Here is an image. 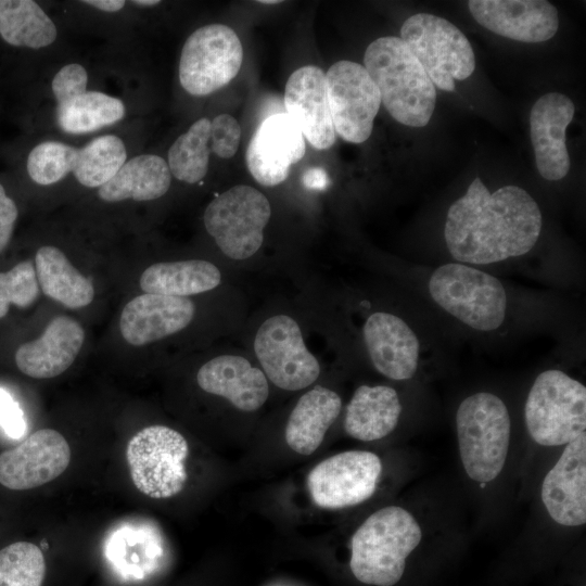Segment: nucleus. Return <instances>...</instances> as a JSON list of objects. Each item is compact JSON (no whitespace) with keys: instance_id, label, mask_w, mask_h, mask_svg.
Returning a JSON list of instances; mask_svg holds the SVG:
<instances>
[{"instance_id":"obj_1","label":"nucleus","mask_w":586,"mask_h":586,"mask_svg":"<svg viewBox=\"0 0 586 586\" xmlns=\"http://www.w3.org/2000/svg\"><path fill=\"white\" fill-rule=\"evenodd\" d=\"M542 213L518 186L491 193L476 177L448 212L444 237L459 262L486 265L526 254L538 240Z\"/></svg>"},{"instance_id":"obj_2","label":"nucleus","mask_w":586,"mask_h":586,"mask_svg":"<svg viewBox=\"0 0 586 586\" xmlns=\"http://www.w3.org/2000/svg\"><path fill=\"white\" fill-rule=\"evenodd\" d=\"M103 81L82 61L56 66L47 82L48 128L63 138H90L125 124L132 112L128 95Z\"/></svg>"},{"instance_id":"obj_3","label":"nucleus","mask_w":586,"mask_h":586,"mask_svg":"<svg viewBox=\"0 0 586 586\" xmlns=\"http://www.w3.org/2000/svg\"><path fill=\"white\" fill-rule=\"evenodd\" d=\"M126 135L115 129L90 137L80 144L47 136L27 152L26 175L42 188L73 181L81 188L97 190L135 154Z\"/></svg>"},{"instance_id":"obj_4","label":"nucleus","mask_w":586,"mask_h":586,"mask_svg":"<svg viewBox=\"0 0 586 586\" xmlns=\"http://www.w3.org/2000/svg\"><path fill=\"white\" fill-rule=\"evenodd\" d=\"M364 67L395 120L410 127L429 124L436 103L435 86L400 38L372 41L365 51Z\"/></svg>"},{"instance_id":"obj_5","label":"nucleus","mask_w":586,"mask_h":586,"mask_svg":"<svg viewBox=\"0 0 586 586\" xmlns=\"http://www.w3.org/2000/svg\"><path fill=\"white\" fill-rule=\"evenodd\" d=\"M422 537L413 515L396 506L372 513L355 532L349 566L361 583L393 586L404 574L407 557Z\"/></svg>"},{"instance_id":"obj_6","label":"nucleus","mask_w":586,"mask_h":586,"mask_svg":"<svg viewBox=\"0 0 586 586\" xmlns=\"http://www.w3.org/2000/svg\"><path fill=\"white\" fill-rule=\"evenodd\" d=\"M459 451L470 479L494 480L506 462L511 423L508 409L496 395L481 392L459 405L456 415Z\"/></svg>"},{"instance_id":"obj_7","label":"nucleus","mask_w":586,"mask_h":586,"mask_svg":"<svg viewBox=\"0 0 586 586\" xmlns=\"http://www.w3.org/2000/svg\"><path fill=\"white\" fill-rule=\"evenodd\" d=\"M524 412L536 443L568 444L586 429V387L560 370L544 371L530 390Z\"/></svg>"},{"instance_id":"obj_8","label":"nucleus","mask_w":586,"mask_h":586,"mask_svg":"<svg viewBox=\"0 0 586 586\" xmlns=\"http://www.w3.org/2000/svg\"><path fill=\"white\" fill-rule=\"evenodd\" d=\"M429 291L438 306L472 329L492 331L505 320L507 296L501 282L471 266H440L431 276Z\"/></svg>"},{"instance_id":"obj_9","label":"nucleus","mask_w":586,"mask_h":586,"mask_svg":"<svg viewBox=\"0 0 586 586\" xmlns=\"http://www.w3.org/2000/svg\"><path fill=\"white\" fill-rule=\"evenodd\" d=\"M400 39L418 60L433 85L445 91L464 80L475 68L473 49L463 33L447 20L417 13L400 28Z\"/></svg>"},{"instance_id":"obj_10","label":"nucleus","mask_w":586,"mask_h":586,"mask_svg":"<svg viewBox=\"0 0 586 586\" xmlns=\"http://www.w3.org/2000/svg\"><path fill=\"white\" fill-rule=\"evenodd\" d=\"M270 216L271 207L265 194L253 187L238 184L209 202L203 222L227 257L243 260L260 249Z\"/></svg>"},{"instance_id":"obj_11","label":"nucleus","mask_w":586,"mask_h":586,"mask_svg":"<svg viewBox=\"0 0 586 586\" xmlns=\"http://www.w3.org/2000/svg\"><path fill=\"white\" fill-rule=\"evenodd\" d=\"M188 454V443L178 431L158 424L142 429L126 449L133 485L155 499L179 494L188 477L184 467Z\"/></svg>"},{"instance_id":"obj_12","label":"nucleus","mask_w":586,"mask_h":586,"mask_svg":"<svg viewBox=\"0 0 586 586\" xmlns=\"http://www.w3.org/2000/svg\"><path fill=\"white\" fill-rule=\"evenodd\" d=\"M243 61L242 43L225 24H206L186 39L178 63L182 89L193 97H205L228 85Z\"/></svg>"},{"instance_id":"obj_13","label":"nucleus","mask_w":586,"mask_h":586,"mask_svg":"<svg viewBox=\"0 0 586 586\" xmlns=\"http://www.w3.org/2000/svg\"><path fill=\"white\" fill-rule=\"evenodd\" d=\"M253 347L262 371L281 390H303L320 374L318 359L307 348L298 322L289 315L265 319L256 331Z\"/></svg>"},{"instance_id":"obj_14","label":"nucleus","mask_w":586,"mask_h":586,"mask_svg":"<svg viewBox=\"0 0 586 586\" xmlns=\"http://www.w3.org/2000/svg\"><path fill=\"white\" fill-rule=\"evenodd\" d=\"M327 94L335 133L351 143L371 135L381 95L364 65L339 61L326 73Z\"/></svg>"},{"instance_id":"obj_15","label":"nucleus","mask_w":586,"mask_h":586,"mask_svg":"<svg viewBox=\"0 0 586 586\" xmlns=\"http://www.w3.org/2000/svg\"><path fill=\"white\" fill-rule=\"evenodd\" d=\"M381 472L382 463L375 454L344 451L318 463L307 476V488L320 508H347L373 495Z\"/></svg>"},{"instance_id":"obj_16","label":"nucleus","mask_w":586,"mask_h":586,"mask_svg":"<svg viewBox=\"0 0 586 586\" xmlns=\"http://www.w3.org/2000/svg\"><path fill=\"white\" fill-rule=\"evenodd\" d=\"M69 461L71 448L64 436L41 429L0 454V484L14 491L35 488L61 475Z\"/></svg>"},{"instance_id":"obj_17","label":"nucleus","mask_w":586,"mask_h":586,"mask_svg":"<svg viewBox=\"0 0 586 586\" xmlns=\"http://www.w3.org/2000/svg\"><path fill=\"white\" fill-rule=\"evenodd\" d=\"M305 150L304 136L293 119L284 113L273 114L264 119L249 142L246 165L258 183L275 187L288 178Z\"/></svg>"},{"instance_id":"obj_18","label":"nucleus","mask_w":586,"mask_h":586,"mask_svg":"<svg viewBox=\"0 0 586 586\" xmlns=\"http://www.w3.org/2000/svg\"><path fill=\"white\" fill-rule=\"evenodd\" d=\"M473 18L486 29L521 42H543L559 27L556 7L546 0H471Z\"/></svg>"},{"instance_id":"obj_19","label":"nucleus","mask_w":586,"mask_h":586,"mask_svg":"<svg viewBox=\"0 0 586 586\" xmlns=\"http://www.w3.org/2000/svg\"><path fill=\"white\" fill-rule=\"evenodd\" d=\"M573 101L549 92L536 100L530 112V137L540 176L550 181L564 178L571 167L565 130L574 116Z\"/></svg>"},{"instance_id":"obj_20","label":"nucleus","mask_w":586,"mask_h":586,"mask_svg":"<svg viewBox=\"0 0 586 586\" xmlns=\"http://www.w3.org/2000/svg\"><path fill=\"white\" fill-rule=\"evenodd\" d=\"M542 499L559 524L579 526L586 522V434L566 444L561 457L546 474Z\"/></svg>"},{"instance_id":"obj_21","label":"nucleus","mask_w":586,"mask_h":586,"mask_svg":"<svg viewBox=\"0 0 586 586\" xmlns=\"http://www.w3.org/2000/svg\"><path fill=\"white\" fill-rule=\"evenodd\" d=\"M284 107L316 149L327 150L335 142L327 94L326 73L318 66L297 68L289 77L284 90Z\"/></svg>"},{"instance_id":"obj_22","label":"nucleus","mask_w":586,"mask_h":586,"mask_svg":"<svg viewBox=\"0 0 586 586\" xmlns=\"http://www.w3.org/2000/svg\"><path fill=\"white\" fill-rule=\"evenodd\" d=\"M195 314L188 297L144 293L129 301L119 319L123 337L133 346H142L187 328Z\"/></svg>"},{"instance_id":"obj_23","label":"nucleus","mask_w":586,"mask_h":586,"mask_svg":"<svg viewBox=\"0 0 586 586\" xmlns=\"http://www.w3.org/2000/svg\"><path fill=\"white\" fill-rule=\"evenodd\" d=\"M362 335L378 372L397 381L408 380L415 374L419 360V341L402 318L375 311L367 318Z\"/></svg>"},{"instance_id":"obj_24","label":"nucleus","mask_w":586,"mask_h":586,"mask_svg":"<svg viewBox=\"0 0 586 586\" xmlns=\"http://www.w3.org/2000/svg\"><path fill=\"white\" fill-rule=\"evenodd\" d=\"M198 385L204 392L220 396L237 409L252 412L268 398L269 386L262 369L241 355H218L201 366Z\"/></svg>"},{"instance_id":"obj_25","label":"nucleus","mask_w":586,"mask_h":586,"mask_svg":"<svg viewBox=\"0 0 586 586\" xmlns=\"http://www.w3.org/2000/svg\"><path fill=\"white\" fill-rule=\"evenodd\" d=\"M85 341L82 327L66 316L54 317L42 334L22 344L15 353L17 368L35 379H51L75 361Z\"/></svg>"},{"instance_id":"obj_26","label":"nucleus","mask_w":586,"mask_h":586,"mask_svg":"<svg viewBox=\"0 0 586 586\" xmlns=\"http://www.w3.org/2000/svg\"><path fill=\"white\" fill-rule=\"evenodd\" d=\"M104 557L116 575L142 581L160 565L163 545L160 534L144 521H125L113 527L103 544Z\"/></svg>"},{"instance_id":"obj_27","label":"nucleus","mask_w":586,"mask_h":586,"mask_svg":"<svg viewBox=\"0 0 586 586\" xmlns=\"http://www.w3.org/2000/svg\"><path fill=\"white\" fill-rule=\"evenodd\" d=\"M171 178L164 157L154 153H135L95 193L100 201L110 204L154 201L168 192Z\"/></svg>"},{"instance_id":"obj_28","label":"nucleus","mask_w":586,"mask_h":586,"mask_svg":"<svg viewBox=\"0 0 586 586\" xmlns=\"http://www.w3.org/2000/svg\"><path fill=\"white\" fill-rule=\"evenodd\" d=\"M342 399L334 391L317 385L303 394L288 419L284 436L289 447L308 456L322 443L339 417Z\"/></svg>"},{"instance_id":"obj_29","label":"nucleus","mask_w":586,"mask_h":586,"mask_svg":"<svg viewBox=\"0 0 586 586\" xmlns=\"http://www.w3.org/2000/svg\"><path fill=\"white\" fill-rule=\"evenodd\" d=\"M400 412L402 405L394 388L361 385L347 404L344 429L359 441L381 440L396 428Z\"/></svg>"},{"instance_id":"obj_30","label":"nucleus","mask_w":586,"mask_h":586,"mask_svg":"<svg viewBox=\"0 0 586 586\" xmlns=\"http://www.w3.org/2000/svg\"><path fill=\"white\" fill-rule=\"evenodd\" d=\"M55 20L34 0H0V38L14 48L48 50L59 40Z\"/></svg>"},{"instance_id":"obj_31","label":"nucleus","mask_w":586,"mask_h":586,"mask_svg":"<svg viewBox=\"0 0 586 586\" xmlns=\"http://www.w3.org/2000/svg\"><path fill=\"white\" fill-rule=\"evenodd\" d=\"M220 282L219 268L204 259L155 263L140 277V286L145 293L175 297L208 292Z\"/></svg>"},{"instance_id":"obj_32","label":"nucleus","mask_w":586,"mask_h":586,"mask_svg":"<svg viewBox=\"0 0 586 586\" xmlns=\"http://www.w3.org/2000/svg\"><path fill=\"white\" fill-rule=\"evenodd\" d=\"M35 269L41 291L65 307L88 306L94 297L90 278L80 273L56 246L43 245L35 255Z\"/></svg>"},{"instance_id":"obj_33","label":"nucleus","mask_w":586,"mask_h":586,"mask_svg":"<svg viewBox=\"0 0 586 586\" xmlns=\"http://www.w3.org/2000/svg\"><path fill=\"white\" fill-rule=\"evenodd\" d=\"M211 119L201 117L171 143L167 165L171 177L188 183H201L208 171Z\"/></svg>"},{"instance_id":"obj_34","label":"nucleus","mask_w":586,"mask_h":586,"mask_svg":"<svg viewBox=\"0 0 586 586\" xmlns=\"http://www.w3.org/2000/svg\"><path fill=\"white\" fill-rule=\"evenodd\" d=\"M46 560L41 549L17 542L0 550V586H41Z\"/></svg>"},{"instance_id":"obj_35","label":"nucleus","mask_w":586,"mask_h":586,"mask_svg":"<svg viewBox=\"0 0 586 586\" xmlns=\"http://www.w3.org/2000/svg\"><path fill=\"white\" fill-rule=\"evenodd\" d=\"M38 295L39 284L31 260L21 262L10 270L0 272V319L8 314L10 304L28 307Z\"/></svg>"},{"instance_id":"obj_36","label":"nucleus","mask_w":586,"mask_h":586,"mask_svg":"<svg viewBox=\"0 0 586 586\" xmlns=\"http://www.w3.org/2000/svg\"><path fill=\"white\" fill-rule=\"evenodd\" d=\"M241 139V127L229 114H219L211 119V152L220 158L229 160L238 151Z\"/></svg>"},{"instance_id":"obj_37","label":"nucleus","mask_w":586,"mask_h":586,"mask_svg":"<svg viewBox=\"0 0 586 586\" xmlns=\"http://www.w3.org/2000/svg\"><path fill=\"white\" fill-rule=\"evenodd\" d=\"M0 426L8 436L15 440L23 437L26 432L23 410L3 388H0Z\"/></svg>"},{"instance_id":"obj_38","label":"nucleus","mask_w":586,"mask_h":586,"mask_svg":"<svg viewBox=\"0 0 586 586\" xmlns=\"http://www.w3.org/2000/svg\"><path fill=\"white\" fill-rule=\"evenodd\" d=\"M17 217V205L0 182V253L12 238Z\"/></svg>"},{"instance_id":"obj_39","label":"nucleus","mask_w":586,"mask_h":586,"mask_svg":"<svg viewBox=\"0 0 586 586\" xmlns=\"http://www.w3.org/2000/svg\"><path fill=\"white\" fill-rule=\"evenodd\" d=\"M302 181L308 189L322 190L328 186L329 177L323 168L310 167L304 171Z\"/></svg>"},{"instance_id":"obj_40","label":"nucleus","mask_w":586,"mask_h":586,"mask_svg":"<svg viewBox=\"0 0 586 586\" xmlns=\"http://www.w3.org/2000/svg\"><path fill=\"white\" fill-rule=\"evenodd\" d=\"M281 1H277V0H265V1H258V3H262V4H277V3H280Z\"/></svg>"}]
</instances>
